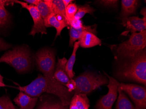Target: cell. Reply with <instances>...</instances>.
I'll return each mask as SVG.
<instances>
[{
	"label": "cell",
	"instance_id": "obj_30",
	"mask_svg": "<svg viewBox=\"0 0 146 109\" xmlns=\"http://www.w3.org/2000/svg\"><path fill=\"white\" fill-rule=\"evenodd\" d=\"M11 45L0 38V51L6 50L11 47Z\"/></svg>",
	"mask_w": 146,
	"mask_h": 109
},
{
	"label": "cell",
	"instance_id": "obj_16",
	"mask_svg": "<svg viewBox=\"0 0 146 109\" xmlns=\"http://www.w3.org/2000/svg\"><path fill=\"white\" fill-rule=\"evenodd\" d=\"M139 1L137 0H122L120 15L121 18H127L135 14L138 6Z\"/></svg>",
	"mask_w": 146,
	"mask_h": 109
},
{
	"label": "cell",
	"instance_id": "obj_33",
	"mask_svg": "<svg viewBox=\"0 0 146 109\" xmlns=\"http://www.w3.org/2000/svg\"><path fill=\"white\" fill-rule=\"evenodd\" d=\"M63 1L65 6L66 8L68 5L72 3L73 1H72V0H63Z\"/></svg>",
	"mask_w": 146,
	"mask_h": 109
},
{
	"label": "cell",
	"instance_id": "obj_21",
	"mask_svg": "<svg viewBox=\"0 0 146 109\" xmlns=\"http://www.w3.org/2000/svg\"><path fill=\"white\" fill-rule=\"evenodd\" d=\"M78 10L73 19L81 20L86 14L93 15L96 10L89 5L78 6Z\"/></svg>",
	"mask_w": 146,
	"mask_h": 109
},
{
	"label": "cell",
	"instance_id": "obj_27",
	"mask_svg": "<svg viewBox=\"0 0 146 109\" xmlns=\"http://www.w3.org/2000/svg\"><path fill=\"white\" fill-rule=\"evenodd\" d=\"M97 2L99 4L108 7L115 8L117 6L119 1L117 0H102L98 1Z\"/></svg>",
	"mask_w": 146,
	"mask_h": 109
},
{
	"label": "cell",
	"instance_id": "obj_1",
	"mask_svg": "<svg viewBox=\"0 0 146 109\" xmlns=\"http://www.w3.org/2000/svg\"><path fill=\"white\" fill-rule=\"evenodd\" d=\"M17 89L33 97H38L45 92L54 94L59 97L61 104L65 106L69 105L71 100V92L64 85L40 74L30 84L24 87L19 86Z\"/></svg>",
	"mask_w": 146,
	"mask_h": 109
},
{
	"label": "cell",
	"instance_id": "obj_36",
	"mask_svg": "<svg viewBox=\"0 0 146 109\" xmlns=\"http://www.w3.org/2000/svg\"><path fill=\"white\" fill-rule=\"evenodd\" d=\"M38 109H42V106H40V107H39V108Z\"/></svg>",
	"mask_w": 146,
	"mask_h": 109
},
{
	"label": "cell",
	"instance_id": "obj_23",
	"mask_svg": "<svg viewBox=\"0 0 146 109\" xmlns=\"http://www.w3.org/2000/svg\"><path fill=\"white\" fill-rule=\"evenodd\" d=\"M38 10L39 11L41 16L43 19H46L52 13L50 8L49 6L45 1H41L38 3L36 6Z\"/></svg>",
	"mask_w": 146,
	"mask_h": 109
},
{
	"label": "cell",
	"instance_id": "obj_17",
	"mask_svg": "<svg viewBox=\"0 0 146 109\" xmlns=\"http://www.w3.org/2000/svg\"><path fill=\"white\" fill-rule=\"evenodd\" d=\"M45 1L50 8L52 13L61 17L68 23L66 15V7L63 0H45Z\"/></svg>",
	"mask_w": 146,
	"mask_h": 109
},
{
	"label": "cell",
	"instance_id": "obj_14",
	"mask_svg": "<svg viewBox=\"0 0 146 109\" xmlns=\"http://www.w3.org/2000/svg\"><path fill=\"white\" fill-rule=\"evenodd\" d=\"M96 24L88 26L83 25L80 28L77 29L70 27V46H73L76 40H78L82 34L85 32H89L96 35Z\"/></svg>",
	"mask_w": 146,
	"mask_h": 109
},
{
	"label": "cell",
	"instance_id": "obj_5",
	"mask_svg": "<svg viewBox=\"0 0 146 109\" xmlns=\"http://www.w3.org/2000/svg\"><path fill=\"white\" fill-rule=\"evenodd\" d=\"M76 87L74 95L79 93L87 94L108 83L107 78L102 75L85 72L74 79Z\"/></svg>",
	"mask_w": 146,
	"mask_h": 109
},
{
	"label": "cell",
	"instance_id": "obj_22",
	"mask_svg": "<svg viewBox=\"0 0 146 109\" xmlns=\"http://www.w3.org/2000/svg\"><path fill=\"white\" fill-rule=\"evenodd\" d=\"M7 1L0 0V27L6 25L9 20V14L5 8Z\"/></svg>",
	"mask_w": 146,
	"mask_h": 109
},
{
	"label": "cell",
	"instance_id": "obj_24",
	"mask_svg": "<svg viewBox=\"0 0 146 109\" xmlns=\"http://www.w3.org/2000/svg\"><path fill=\"white\" fill-rule=\"evenodd\" d=\"M78 10V5L73 3L70 4L66 8V15L67 17L68 24L69 26L71 21L76 14Z\"/></svg>",
	"mask_w": 146,
	"mask_h": 109
},
{
	"label": "cell",
	"instance_id": "obj_11",
	"mask_svg": "<svg viewBox=\"0 0 146 109\" xmlns=\"http://www.w3.org/2000/svg\"><path fill=\"white\" fill-rule=\"evenodd\" d=\"M44 24L46 28L53 27L56 29V38L60 36L61 32L65 27H68V24L65 20L61 17L57 16L52 13L44 20Z\"/></svg>",
	"mask_w": 146,
	"mask_h": 109
},
{
	"label": "cell",
	"instance_id": "obj_6",
	"mask_svg": "<svg viewBox=\"0 0 146 109\" xmlns=\"http://www.w3.org/2000/svg\"><path fill=\"white\" fill-rule=\"evenodd\" d=\"M38 68L43 75L52 81H55L54 75L55 66V53L48 48L38 50L35 55Z\"/></svg>",
	"mask_w": 146,
	"mask_h": 109
},
{
	"label": "cell",
	"instance_id": "obj_8",
	"mask_svg": "<svg viewBox=\"0 0 146 109\" xmlns=\"http://www.w3.org/2000/svg\"><path fill=\"white\" fill-rule=\"evenodd\" d=\"M106 76L109 78L107 85L109 91L106 95L103 96L98 102L96 106V109H111L112 106L117 99V93L120 83L114 78L109 76L104 72Z\"/></svg>",
	"mask_w": 146,
	"mask_h": 109
},
{
	"label": "cell",
	"instance_id": "obj_15",
	"mask_svg": "<svg viewBox=\"0 0 146 109\" xmlns=\"http://www.w3.org/2000/svg\"><path fill=\"white\" fill-rule=\"evenodd\" d=\"M79 46L84 48H89L97 46H101L102 41L94 34L89 32L83 33L79 38Z\"/></svg>",
	"mask_w": 146,
	"mask_h": 109
},
{
	"label": "cell",
	"instance_id": "obj_3",
	"mask_svg": "<svg viewBox=\"0 0 146 109\" xmlns=\"http://www.w3.org/2000/svg\"><path fill=\"white\" fill-rule=\"evenodd\" d=\"M31 61L30 52L24 47L14 48L0 58V63L9 65L19 73L29 70L31 66Z\"/></svg>",
	"mask_w": 146,
	"mask_h": 109
},
{
	"label": "cell",
	"instance_id": "obj_12",
	"mask_svg": "<svg viewBox=\"0 0 146 109\" xmlns=\"http://www.w3.org/2000/svg\"><path fill=\"white\" fill-rule=\"evenodd\" d=\"M37 101V97H32L20 91L14 99V101L19 109H33Z\"/></svg>",
	"mask_w": 146,
	"mask_h": 109
},
{
	"label": "cell",
	"instance_id": "obj_28",
	"mask_svg": "<svg viewBox=\"0 0 146 109\" xmlns=\"http://www.w3.org/2000/svg\"><path fill=\"white\" fill-rule=\"evenodd\" d=\"M68 89V91L69 92H71L75 90L76 88V84L75 81L74 79H70V80L64 85Z\"/></svg>",
	"mask_w": 146,
	"mask_h": 109
},
{
	"label": "cell",
	"instance_id": "obj_10",
	"mask_svg": "<svg viewBox=\"0 0 146 109\" xmlns=\"http://www.w3.org/2000/svg\"><path fill=\"white\" fill-rule=\"evenodd\" d=\"M122 24L125 30L122 35L126 36L130 32L131 34L137 32H141L146 29V18H140L138 16H129L121 18Z\"/></svg>",
	"mask_w": 146,
	"mask_h": 109
},
{
	"label": "cell",
	"instance_id": "obj_13",
	"mask_svg": "<svg viewBox=\"0 0 146 109\" xmlns=\"http://www.w3.org/2000/svg\"><path fill=\"white\" fill-rule=\"evenodd\" d=\"M68 60L65 58H58V61L56 65V69L54 73V78L62 84H66L70 80L66 70V65Z\"/></svg>",
	"mask_w": 146,
	"mask_h": 109
},
{
	"label": "cell",
	"instance_id": "obj_7",
	"mask_svg": "<svg viewBox=\"0 0 146 109\" xmlns=\"http://www.w3.org/2000/svg\"><path fill=\"white\" fill-rule=\"evenodd\" d=\"M120 89L129 96L135 105L136 109H146L145 87L133 84L121 83Z\"/></svg>",
	"mask_w": 146,
	"mask_h": 109
},
{
	"label": "cell",
	"instance_id": "obj_4",
	"mask_svg": "<svg viewBox=\"0 0 146 109\" xmlns=\"http://www.w3.org/2000/svg\"><path fill=\"white\" fill-rule=\"evenodd\" d=\"M146 30L131 34L127 41L116 46L115 52L123 57L133 58L146 48Z\"/></svg>",
	"mask_w": 146,
	"mask_h": 109
},
{
	"label": "cell",
	"instance_id": "obj_35",
	"mask_svg": "<svg viewBox=\"0 0 146 109\" xmlns=\"http://www.w3.org/2000/svg\"><path fill=\"white\" fill-rule=\"evenodd\" d=\"M141 14L142 15H143V18H146V8H144L143 9H142L141 10Z\"/></svg>",
	"mask_w": 146,
	"mask_h": 109
},
{
	"label": "cell",
	"instance_id": "obj_20",
	"mask_svg": "<svg viewBox=\"0 0 146 109\" xmlns=\"http://www.w3.org/2000/svg\"><path fill=\"white\" fill-rule=\"evenodd\" d=\"M72 99L74 100L79 109H89V101L87 94L84 93L75 94Z\"/></svg>",
	"mask_w": 146,
	"mask_h": 109
},
{
	"label": "cell",
	"instance_id": "obj_26",
	"mask_svg": "<svg viewBox=\"0 0 146 109\" xmlns=\"http://www.w3.org/2000/svg\"><path fill=\"white\" fill-rule=\"evenodd\" d=\"M43 109H68V106L63 105L60 103L45 102L42 105Z\"/></svg>",
	"mask_w": 146,
	"mask_h": 109
},
{
	"label": "cell",
	"instance_id": "obj_19",
	"mask_svg": "<svg viewBox=\"0 0 146 109\" xmlns=\"http://www.w3.org/2000/svg\"><path fill=\"white\" fill-rule=\"evenodd\" d=\"M118 92L119 95L116 109H136L135 106L129 100L124 92L120 89L119 87Z\"/></svg>",
	"mask_w": 146,
	"mask_h": 109
},
{
	"label": "cell",
	"instance_id": "obj_29",
	"mask_svg": "<svg viewBox=\"0 0 146 109\" xmlns=\"http://www.w3.org/2000/svg\"><path fill=\"white\" fill-rule=\"evenodd\" d=\"M82 22L81 20L73 19L70 23V27L74 28H80L83 26Z\"/></svg>",
	"mask_w": 146,
	"mask_h": 109
},
{
	"label": "cell",
	"instance_id": "obj_31",
	"mask_svg": "<svg viewBox=\"0 0 146 109\" xmlns=\"http://www.w3.org/2000/svg\"><path fill=\"white\" fill-rule=\"evenodd\" d=\"M40 1V0H25L24 1L26 3H28L29 5L37 6Z\"/></svg>",
	"mask_w": 146,
	"mask_h": 109
},
{
	"label": "cell",
	"instance_id": "obj_25",
	"mask_svg": "<svg viewBox=\"0 0 146 109\" xmlns=\"http://www.w3.org/2000/svg\"><path fill=\"white\" fill-rule=\"evenodd\" d=\"M0 109H19L13 104L9 96H3L0 97Z\"/></svg>",
	"mask_w": 146,
	"mask_h": 109
},
{
	"label": "cell",
	"instance_id": "obj_32",
	"mask_svg": "<svg viewBox=\"0 0 146 109\" xmlns=\"http://www.w3.org/2000/svg\"><path fill=\"white\" fill-rule=\"evenodd\" d=\"M70 109H79L77 105L75 104L74 100L71 98L70 104Z\"/></svg>",
	"mask_w": 146,
	"mask_h": 109
},
{
	"label": "cell",
	"instance_id": "obj_9",
	"mask_svg": "<svg viewBox=\"0 0 146 109\" xmlns=\"http://www.w3.org/2000/svg\"><path fill=\"white\" fill-rule=\"evenodd\" d=\"M13 2L20 4L22 8L26 9L30 13L31 17L33 18L34 24L32 27L29 35L34 36L36 34L41 33L42 34H46V28L44 24V20L41 16L40 13L38 10L36 6L29 5L25 2L14 1Z\"/></svg>",
	"mask_w": 146,
	"mask_h": 109
},
{
	"label": "cell",
	"instance_id": "obj_34",
	"mask_svg": "<svg viewBox=\"0 0 146 109\" xmlns=\"http://www.w3.org/2000/svg\"><path fill=\"white\" fill-rule=\"evenodd\" d=\"M3 81V77L0 74V87H6Z\"/></svg>",
	"mask_w": 146,
	"mask_h": 109
},
{
	"label": "cell",
	"instance_id": "obj_2",
	"mask_svg": "<svg viewBox=\"0 0 146 109\" xmlns=\"http://www.w3.org/2000/svg\"><path fill=\"white\" fill-rule=\"evenodd\" d=\"M118 76L146 85V48L125 64L118 72Z\"/></svg>",
	"mask_w": 146,
	"mask_h": 109
},
{
	"label": "cell",
	"instance_id": "obj_18",
	"mask_svg": "<svg viewBox=\"0 0 146 109\" xmlns=\"http://www.w3.org/2000/svg\"><path fill=\"white\" fill-rule=\"evenodd\" d=\"M73 46L74 48L72 55L66 65V70L69 77L70 79H72L74 77V74L73 72V67L76 60V52L80 46L79 42L78 41L75 42Z\"/></svg>",
	"mask_w": 146,
	"mask_h": 109
}]
</instances>
